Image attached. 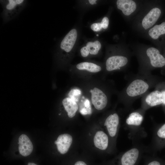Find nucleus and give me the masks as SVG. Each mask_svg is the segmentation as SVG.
<instances>
[{"label": "nucleus", "instance_id": "nucleus-22", "mask_svg": "<svg viewBox=\"0 0 165 165\" xmlns=\"http://www.w3.org/2000/svg\"><path fill=\"white\" fill-rule=\"evenodd\" d=\"M155 87L158 89L162 94L163 102L162 105L165 114V82H159Z\"/></svg>", "mask_w": 165, "mask_h": 165}, {"label": "nucleus", "instance_id": "nucleus-26", "mask_svg": "<svg viewBox=\"0 0 165 165\" xmlns=\"http://www.w3.org/2000/svg\"><path fill=\"white\" fill-rule=\"evenodd\" d=\"M84 104L85 107L87 109L88 114H91V110L89 101L88 99H86Z\"/></svg>", "mask_w": 165, "mask_h": 165}, {"label": "nucleus", "instance_id": "nucleus-19", "mask_svg": "<svg viewBox=\"0 0 165 165\" xmlns=\"http://www.w3.org/2000/svg\"><path fill=\"white\" fill-rule=\"evenodd\" d=\"M77 69L80 70H86L89 72L95 73L101 71V67L91 62H83L78 64Z\"/></svg>", "mask_w": 165, "mask_h": 165}, {"label": "nucleus", "instance_id": "nucleus-25", "mask_svg": "<svg viewBox=\"0 0 165 165\" xmlns=\"http://www.w3.org/2000/svg\"><path fill=\"white\" fill-rule=\"evenodd\" d=\"M80 53L82 56L83 57H87L89 53L87 50L86 46L83 47L81 48Z\"/></svg>", "mask_w": 165, "mask_h": 165}, {"label": "nucleus", "instance_id": "nucleus-20", "mask_svg": "<svg viewBox=\"0 0 165 165\" xmlns=\"http://www.w3.org/2000/svg\"><path fill=\"white\" fill-rule=\"evenodd\" d=\"M101 46L100 42L98 40L94 42H88L86 46L87 50L90 54L95 55L98 53Z\"/></svg>", "mask_w": 165, "mask_h": 165}, {"label": "nucleus", "instance_id": "nucleus-16", "mask_svg": "<svg viewBox=\"0 0 165 165\" xmlns=\"http://www.w3.org/2000/svg\"><path fill=\"white\" fill-rule=\"evenodd\" d=\"M94 143L97 148L101 150H106L109 145V137L104 131H98L94 136Z\"/></svg>", "mask_w": 165, "mask_h": 165}, {"label": "nucleus", "instance_id": "nucleus-13", "mask_svg": "<svg viewBox=\"0 0 165 165\" xmlns=\"http://www.w3.org/2000/svg\"><path fill=\"white\" fill-rule=\"evenodd\" d=\"M153 147L155 150L165 148V123L158 127L155 132Z\"/></svg>", "mask_w": 165, "mask_h": 165}, {"label": "nucleus", "instance_id": "nucleus-30", "mask_svg": "<svg viewBox=\"0 0 165 165\" xmlns=\"http://www.w3.org/2000/svg\"><path fill=\"white\" fill-rule=\"evenodd\" d=\"M28 165H37L33 163L29 162L28 163Z\"/></svg>", "mask_w": 165, "mask_h": 165}, {"label": "nucleus", "instance_id": "nucleus-23", "mask_svg": "<svg viewBox=\"0 0 165 165\" xmlns=\"http://www.w3.org/2000/svg\"><path fill=\"white\" fill-rule=\"evenodd\" d=\"M145 165H165V161L158 158H152L148 160Z\"/></svg>", "mask_w": 165, "mask_h": 165}, {"label": "nucleus", "instance_id": "nucleus-2", "mask_svg": "<svg viewBox=\"0 0 165 165\" xmlns=\"http://www.w3.org/2000/svg\"><path fill=\"white\" fill-rule=\"evenodd\" d=\"M136 53L139 64L138 73L151 74V72L153 69L165 66V57L155 47L141 48Z\"/></svg>", "mask_w": 165, "mask_h": 165}, {"label": "nucleus", "instance_id": "nucleus-8", "mask_svg": "<svg viewBox=\"0 0 165 165\" xmlns=\"http://www.w3.org/2000/svg\"><path fill=\"white\" fill-rule=\"evenodd\" d=\"M130 61L128 53L123 55L112 56L107 59L106 68L108 71L111 72L127 67Z\"/></svg>", "mask_w": 165, "mask_h": 165}, {"label": "nucleus", "instance_id": "nucleus-1", "mask_svg": "<svg viewBox=\"0 0 165 165\" xmlns=\"http://www.w3.org/2000/svg\"><path fill=\"white\" fill-rule=\"evenodd\" d=\"M159 82L156 77L151 74L138 73L132 77L123 92V102L126 109H130L135 100L142 97Z\"/></svg>", "mask_w": 165, "mask_h": 165}, {"label": "nucleus", "instance_id": "nucleus-17", "mask_svg": "<svg viewBox=\"0 0 165 165\" xmlns=\"http://www.w3.org/2000/svg\"><path fill=\"white\" fill-rule=\"evenodd\" d=\"M148 37L152 40H157L160 36L165 34V21L154 25L148 31Z\"/></svg>", "mask_w": 165, "mask_h": 165}, {"label": "nucleus", "instance_id": "nucleus-9", "mask_svg": "<svg viewBox=\"0 0 165 165\" xmlns=\"http://www.w3.org/2000/svg\"><path fill=\"white\" fill-rule=\"evenodd\" d=\"M119 124V117L117 113L111 114L107 117L105 121L104 126L109 137L114 139L116 137Z\"/></svg>", "mask_w": 165, "mask_h": 165}, {"label": "nucleus", "instance_id": "nucleus-5", "mask_svg": "<svg viewBox=\"0 0 165 165\" xmlns=\"http://www.w3.org/2000/svg\"><path fill=\"white\" fill-rule=\"evenodd\" d=\"M142 154V150L140 148L134 147L122 153L110 165H137Z\"/></svg>", "mask_w": 165, "mask_h": 165}, {"label": "nucleus", "instance_id": "nucleus-10", "mask_svg": "<svg viewBox=\"0 0 165 165\" xmlns=\"http://www.w3.org/2000/svg\"><path fill=\"white\" fill-rule=\"evenodd\" d=\"M91 94V101L95 108L102 110L106 106L108 99L106 95L101 90L94 87L90 90Z\"/></svg>", "mask_w": 165, "mask_h": 165}, {"label": "nucleus", "instance_id": "nucleus-14", "mask_svg": "<svg viewBox=\"0 0 165 165\" xmlns=\"http://www.w3.org/2000/svg\"><path fill=\"white\" fill-rule=\"evenodd\" d=\"M18 149L20 154L23 156L30 155L33 150V145L28 137L25 134L21 135L18 139Z\"/></svg>", "mask_w": 165, "mask_h": 165}, {"label": "nucleus", "instance_id": "nucleus-24", "mask_svg": "<svg viewBox=\"0 0 165 165\" xmlns=\"http://www.w3.org/2000/svg\"><path fill=\"white\" fill-rule=\"evenodd\" d=\"M81 94V91L79 89H72L69 92L68 95L71 97H73V96H76L80 94Z\"/></svg>", "mask_w": 165, "mask_h": 165}, {"label": "nucleus", "instance_id": "nucleus-18", "mask_svg": "<svg viewBox=\"0 0 165 165\" xmlns=\"http://www.w3.org/2000/svg\"><path fill=\"white\" fill-rule=\"evenodd\" d=\"M62 104L68 116L70 118L74 117L78 109L77 103L71 98L66 97L63 100Z\"/></svg>", "mask_w": 165, "mask_h": 165}, {"label": "nucleus", "instance_id": "nucleus-7", "mask_svg": "<svg viewBox=\"0 0 165 165\" xmlns=\"http://www.w3.org/2000/svg\"><path fill=\"white\" fill-rule=\"evenodd\" d=\"M163 102L161 92L155 87L154 90L148 92L142 97L140 108L146 111L151 108L162 105Z\"/></svg>", "mask_w": 165, "mask_h": 165}, {"label": "nucleus", "instance_id": "nucleus-4", "mask_svg": "<svg viewBox=\"0 0 165 165\" xmlns=\"http://www.w3.org/2000/svg\"><path fill=\"white\" fill-rule=\"evenodd\" d=\"M25 0H0L3 8L2 16L5 23L16 16L23 10L26 4Z\"/></svg>", "mask_w": 165, "mask_h": 165}, {"label": "nucleus", "instance_id": "nucleus-3", "mask_svg": "<svg viewBox=\"0 0 165 165\" xmlns=\"http://www.w3.org/2000/svg\"><path fill=\"white\" fill-rule=\"evenodd\" d=\"M145 111L140 108L131 112L127 117L125 125L130 138L134 140L146 136V133L142 126Z\"/></svg>", "mask_w": 165, "mask_h": 165}, {"label": "nucleus", "instance_id": "nucleus-21", "mask_svg": "<svg viewBox=\"0 0 165 165\" xmlns=\"http://www.w3.org/2000/svg\"><path fill=\"white\" fill-rule=\"evenodd\" d=\"M109 24V20L107 16H105L100 23H94L91 26V29L94 31H99L102 28L106 29L108 28Z\"/></svg>", "mask_w": 165, "mask_h": 165}, {"label": "nucleus", "instance_id": "nucleus-29", "mask_svg": "<svg viewBox=\"0 0 165 165\" xmlns=\"http://www.w3.org/2000/svg\"><path fill=\"white\" fill-rule=\"evenodd\" d=\"M96 0H89V2L90 3L91 5H93L96 4Z\"/></svg>", "mask_w": 165, "mask_h": 165}, {"label": "nucleus", "instance_id": "nucleus-11", "mask_svg": "<svg viewBox=\"0 0 165 165\" xmlns=\"http://www.w3.org/2000/svg\"><path fill=\"white\" fill-rule=\"evenodd\" d=\"M77 37L76 30L73 28L71 30L61 41L60 48L66 53L70 52L72 49Z\"/></svg>", "mask_w": 165, "mask_h": 165}, {"label": "nucleus", "instance_id": "nucleus-28", "mask_svg": "<svg viewBox=\"0 0 165 165\" xmlns=\"http://www.w3.org/2000/svg\"><path fill=\"white\" fill-rule=\"evenodd\" d=\"M80 113L82 115H86L88 114L87 109L83 108L80 111Z\"/></svg>", "mask_w": 165, "mask_h": 165}, {"label": "nucleus", "instance_id": "nucleus-6", "mask_svg": "<svg viewBox=\"0 0 165 165\" xmlns=\"http://www.w3.org/2000/svg\"><path fill=\"white\" fill-rule=\"evenodd\" d=\"M161 13V9L152 6L143 13L139 21V27L143 31H148L153 27Z\"/></svg>", "mask_w": 165, "mask_h": 165}, {"label": "nucleus", "instance_id": "nucleus-12", "mask_svg": "<svg viewBox=\"0 0 165 165\" xmlns=\"http://www.w3.org/2000/svg\"><path fill=\"white\" fill-rule=\"evenodd\" d=\"M72 137L70 134H64L60 135L54 142L57 150L61 154L66 153L72 142Z\"/></svg>", "mask_w": 165, "mask_h": 165}, {"label": "nucleus", "instance_id": "nucleus-27", "mask_svg": "<svg viewBox=\"0 0 165 165\" xmlns=\"http://www.w3.org/2000/svg\"><path fill=\"white\" fill-rule=\"evenodd\" d=\"M73 165H87L84 161L82 160H79L76 162Z\"/></svg>", "mask_w": 165, "mask_h": 165}, {"label": "nucleus", "instance_id": "nucleus-15", "mask_svg": "<svg viewBox=\"0 0 165 165\" xmlns=\"http://www.w3.org/2000/svg\"><path fill=\"white\" fill-rule=\"evenodd\" d=\"M116 4L118 9L126 16H130L137 8V4L134 0H118Z\"/></svg>", "mask_w": 165, "mask_h": 165}]
</instances>
